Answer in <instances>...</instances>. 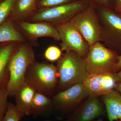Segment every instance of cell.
Here are the masks:
<instances>
[{"instance_id": "obj_1", "label": "cell", "mask_w": 121, "mask_h": 121, "mask_svg": "<svg viewBox=\"0 0 121 121\" xmlns=\"http://www.w3.org/2000/svg\"><path fill=\"white\" fill-rule=\"evenodd\" d=\"M33 46L28 41L20 43L9 60V78L7 86L9 97H14L25 83L27 70L29 66L36 61Z\"/></svg>"}, {"instance_id": "obj_2", "label": "cell", "mask_w": 121, "mask_h": 121, "mask_svg": "<svg viewBox=\"0 0 121 121\" xmlns=\"http://www.w3.org/2000/svg\"><path fill=\"white\" fill-rule=\"evenodd\" d=\"M56 67L60 91L74 84L82 83L89 76L85 59L73 51L66 52L58 60Z\"/></svg>"}, {"instance_id": "obj_3", "label": "cell", "mask_w": 121, "mask_h": 121, "mask_svg": "<svg viewBox=\"0 0 121 121\" xmlns=\"http://www.w3.org/2000/svg\"><path fill=\"white\" fill-rule=\"evenodd\" d=\"M58 80L56 67L47 62L35 61L28 67L25 77V82L48 97L58 88Z\"/></svg>"}, {"instance_id": "obj_4", "label": "cell", "mask_w": 121, "mask_h": 121, "mask_svg": "<svg viewBox=\"0 0 121 121\" xmlns=\"http://www.w3.org/2000/svg\"><path fill=\"white\" fill-rule=\"evenodd\" d=\"M91 4L90 0H76L55 7L37 9L26 21H43L54 26L70 21L78 13Z\"/></svg>"}, {"instance_id": "obj_5", "label": "cell", "mask_w": 121, "mask_h": 121, "mask_svg": "<svg viewBox=\"0 0 121 121\" xmlns=\"http://www.w3.org/2000/svg\"><path fill=\"white\" fill-rule=\"evenodd\" d=\"M95 8L101 25L100 42L121 55V13L112 9Z\"/></svg>"}, {"instance_id": "obj_6", "label": "cell", "mask_w": 121, "mask_h": 121, "mask_svg": "<svg viewBox=\"0 0 121 121\" xmlns=\"http://www.w3.org/2000/svg\"><path fill=\"white\" fill-rule=\"evenodd\" d=\"M120 55L101 42L91 45L85 58L89 75L114 73Z\"/></svg>"}, {"instance_id": "obj_7", "label": "cell", "mask_w": 121, "mask_h": 121, "mask_svg": "<svg viewBox=\"0 0 121 121\" xmlns=\"http://www.w3.org/2000/svg\"><path fill=\"white\" fill-rule=\"evenodd\" d=\"M89 45L101 40V26L95 7L91 4L70 21Z\"/></svg>"}, {"instance_id": "obj_8", "label": "cell", "mask_w": 121, "mask_h": 121, "mask_svg": "<svg viewBox=\"0 0 121 121\" xmlns=\"http://www.w3.org/2000/svg\"><path fill=\"white\" fill-rule=\"evenodd\" d=\"M59 35L62 51H73L85 58L90 45L71 21L55 26Z\"/></svg>"}, {"instance_id": "obj_9", "label": "cell", "mask_w": 121, "mask_h": 121, "mask_svg": "<svg viewBox=\"0 0 121 121\" xmlns=\"http://www.w3.org/2000/svg\"><path fill=\"white\" fill-rule=\"evenodd\" d=\"M14 23L27 41L33 45L37 44V39L41 37H51L56 41H60L59 35L55 27L48 22L22 21Z\"/></svg>"}, {"instance_id": "obj_10", "label": "cell", "mask_w": 121, "mask_h": 121, "mask_svg": "<svg viewBox=\"0 0 121 121\" xmlns=\"http://www.w3.org/2000/svg\"><path fill=\"white\" fill-rule=\"evenodd\" d=\"M89 97L83 84L79 83L60 91L52 99L55 109L66 112L71 111L76 105Z\"/></svg>"}, {"instance_id": "obj_11", "label": "cell", "mask_w": 121, "mask_h": 121, "mask_svg": "<svg viewBox=\"0 0 121 121\" xmlns=\"http://www.w3.org/2000/svg\"><path fill=\"white\" fill-rule=\"evenodd\" d=\"M116 83L114 73L89 75L82 83L89 96L95 97L113 90Z\"/></svg>"}, {"instance_id": "obj_12", "label": "cell", "mask_w": 121, "mask_h": 121, "mask_svg": "<svg viewBox=\"0 0 121 121\" xmlns=\"http://www.w3.org/2000/svg\"><path fill=\"white\" fill-rule=\"evenodd\" d=\"M105 111L98 97L89 96L66 121H93L103 116Z\"/></svg>"}, {"instance_id": "obj_13", "label": "cell", "mask_w": 121, "mask_h": 121, "mask_svg": "<svg viewBox=\"0 0 121 121\" xmlns=\"http://www.w3.org/2000/svg\"><path fill=\"white\" fill-rule=\"evenodd\" d=\"M20 43L10 42L0 46V87L8 85L9 78V62Z\"/></svg>"}, {"instance_id": "obj_14", "label": "cell", "mask_w": 121, "mask_h": 121, "mask_svg": "<svg viewBox=\"0 0 121 121\" xmlns=\"http://www.w3.org/2000/svg\"><path fill=\"white\" fill-rule=\"evenodd\" d=\"M36 91L25 82L14 96L17 108L25 115H31L33 101Z\"/></svg>"}, {"instance_id": "obj_15", "label": "cell", "mask_w": 121, "mask_h": 121, "mask_svg": "<svg viewBox=\"0 0 121 121\" xmlns=\"http://www.w3.org/2000/svg\"><path fill=\"white\" fill-rule=\"evenodd\" d=\"M37 9V0H16L9 20L13 22L26 21Z\"/></svg>"}, {"instance_id": "obj_16", "label": "cell", "mask_w": 121, "mask_h": 121, "mask_svg": "<svg viewBox=\"0 0 121 121\" xmlns=\"http://www.w3.org/2000/svg\"><path fill=\"white\" fill-rule=\"evenodd\" d=\"M109 121L121 120V94L113 90L102 95Z\"/></svg>"}, {"instance_id": "obj_17", "label": "cell", "mask_w": 121, "mask_h": 121, "mask_svg": "<svg viewBox=\"0 0 121 121\" xmlns=\"http://www.w3.org/2000/svg\"><path fill=\"white\" fill-rule=\"evenodd\" d=\"M54 109L52 99L36 91L33 101L31 115L35 117H45Z\"/></svg>"}, {"instance_id": "obj_18", "label": "cell", "mask_w": 121, "mask_h": 121, "mask_svg": "<svg viewBox=\"0 0 121 121\" xmlns=\"http://www.w3.org/2000/svg\"><path fill=\"white\" fill-rule=\"evenodd\" d=\"M27 40L16 27L14 22L9 19L0 26V43H22Z\"/></svg>"}, {"instance_id": "obj_19", "label": "cell", "mask_w": 121, "mask_h": 121, "mask_svg": "<svg viewBox=\"0 0 121 121\" xmlns=\"http://www.w3.org/2000/svg\"><path fill=\"white\" fill-rule=\"evenodd\" d=\"M16 0H2L0 1V26L9 17Z\"/></svg>"}, {"instance_id": "obj_20", "label": "cell", "mask_w": 121, "mask_h": 121, "mask_svg": "<svg viewBox=\"0 0 121 121\" xmlns=\"http://www.w3.org/2000/svg\"><path fill=\"white\" fill-rule=\"evenodd\" d=\"M25 116L15 105L9 103L7 112L1 121H20Z\"/></svg>"}, {"instance_id": "obj_21", "label": "cell", "mask_w": 121, "mask_h": 121, "mask_svg": "<svg viewBox=\"0 0 121 121\" xmlns=\"http://www.w3.org/2000/svg\"><path fill=\"white\" fill-rule=\"evenodd\" d=\"M7 85L0 87V121H1L7 112L9 104V97Z\"/></svg>"}, {"instance_id": "obj_22", "label": "cell", "mask_w": 121, "mask_h": 121, "mask_svg": "<svg viewBox=\"0 0 121 121\" xmlns=\"http://www.w3.org/2000/svg\"><path fill=\"white\" fill-rule=\"evenodd\" d=\"M62 50L55 45H51L45 50L44 56L48 61L51 62L58 60L62 56Z\"/></svg>"}, {"instance_id": "obj_23", "label": "cell", "mask_w": 121, "mask_h": 121, "mask_svg": "<svg viewBox=\"0 0 121 121\" xmlns=\"http://www.w3.org/2000/svg\"><path fill=\"white\" fill-rule=\"evenodd\" d=\"M76 0H37V9L45 8L74 2Z\"/></svg>"}, {"instance_id": "obj_24", "label": "cell", "mask_w": 121, "mask_h": 121, "mask_svg": "<svg viewBox=\"0 0 121 121\" xmlns=\"http://www.w3.org/2000/svg\"><path fill=\"white\" fill-rule=\"evenodd\" d=\"M91 4L95 7L107 8L113 9L114 0H90Z\"/></svg>"}, {"instance_id": "obj_25", "label": "cell", "mask_w": 121, "mask_h": 121, "mask_svg": "<svg viewBox=\"0 0 121 121\" xmlns=\"http://www.w3.org/2000/svg\"><path fill=\"white\" fill-rule=\"evenodd\" d=\"M113 10L117 12L121 13V0H114Z\"/></svg>"}, {"instance_id": "obj_26", "label": "cell", "mask_w": 121, "mask_h": 121, "mask_svg": "<svg viewBox=\"0 0 121 121\" xmlns=\"http://www.w3.org/2000/svg\"><path fill=\"white\" fill-rule=\"evenodd\" d=\"M115 78L116 82H121V70L118 72L114 73Z\"/></svg>"}, {"instance_id": "obj_27", "label": "cell", "mask_w": 121, "mask_h": 121, "mask_svg": "<svg viewBox=\"0 0 121 121\" xmlns=\"http://www.w3.org/2000/svg\"><path fill=\"white\" fill-rule=\"evenodd\" d=\"M121 70V55H120L118 58V62L117 64V66L115 70L114 73H116Z\"/></svg>"}, {"instance_id": "obj_28", "label": "cell", "mask_w": 121, "mask_h": 121, "mask_svg": "<svg viewBox=\"0 0 121 121\" xmlns=\"http://www.w3.org/2000/svg\"><path fill=\"white\" fill-rule=\"evenodd\" d=\"M114 89L121 94V82H117L115 86Z\"/></svg>"}, {"instance_id": "obj_29", "label": "cell", "mask_w": 121, "mask_h": 121, "mask_svg": "<svg viewBox=\"0 0 121 121\" xmlns=\"http://www.w3.org/2000/svg\"><path fill=\"white\" fill-rule=\"evenodd\" d=\"M93 121H103V119H102L101 118H98V119H95Z\"/></svg>"}, {"instance_id": "obj_30", "label": "cell", "mask_w": 121, "mask_h": 121, "mask_svg": "<svg viewBox=\"0 0 121 121\" xmlns=\"http://www.w3.org/2000/svg\"><path fill=\"white\" fill-rule=\"evenodd\" d=\"M121 121V120H117V121Z\"/></svg>"}]
</instances>
